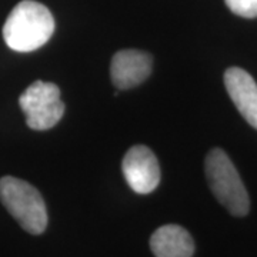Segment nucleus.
Masks as SVG:
<instances>
[{
	"instance_id": "nucleus-1",
	"label": "nucleus",
	"mask_w": 257,
	"mask_h": 257,
	"mask_svg": "<svg viewBox=\"0 0 257 257\" xmlns=\"http://www.w3.org/2000/svg\"><path fill=\"white\" fill-rule=\"evenodd\" d=\"M53 32L55 19L50 10L35 0H22L5 22L3 39L12 50L29 53L45 46Z\"/></svg>"
},
{
	"instance_id": "nucleus-2",
	"label": "nucleus",
	"mask_w": 257,
	"mask_h": 257,
	"mask_svg": "<svg viewBox=\"0 0 257 257\" xmlns=\"http://www.w3.org/2000/svg\"><path fill=\"white\" fill-rule=\"evenodd\" d=\"M206 177L211 193L233 216H246L250 209L248 194L230 157L221 149H213L206 157Z\"/></svg>"
},
{
	"instance_id": "nucleus-3",
	"label": "nucleus",
	"mask_w": 257,
	"mask_h": 257,
	"mask_svg": "<svg viewBox=\"0 0 257 257\" xmlns=\"http://www.w3.org/2000/svg\"><path fill=\"white\" fill-rule=\"evenodd\" d=\"M0 202L30 234H42L46 230V204L39 190L30 183L13 176L2 177Z\"/></svg>"
},
{
	"instance_id": "nucleus-4",
	"label": "nucleus",
	"mask_w": 257,
	"mask_h": 257,
	"mask_svg": "<svg viewBox=\"0 0 257 257\" xmlns=\"http://www.w3.org/2000/svg\"><path fill=\"white\" fill-rule=\"evenodd\" d=\"M20 109L26 116V124L33 130L55 127L64 114L60 89L55 83L36 80L19 97Z\"/></svg>"
},
{
	"instance_id": "nucleus-5",
	"label": "nucleus",
	"mask_w": 257,
	"mask_h": 257,
	"mask_svg": "<svg viewBox=\"0 0 257 257\" xmlns=\"http://www.w3.org/2000/svg\"><path fill=\"white\" fill-rule=\"evenodd\" d=\"M126 182L133 192L149 194L160 183V167L155 153L143 145L128 149L121 163Z\"/></svg>"
},
{
	"instance_id": "nucleus-6",
	"label": "nucleus",
	"mask_w": 257,
	"mask_h": 257,
	"mask_svg": "<svg viewBox=\"0 0 257 257\" xmlns=\"http://www.w3.org/2000/svg\"><path fill=\"white\" fill-rule=\"evenodd\" d=\"M152 55L135 49L120 50L111 59V82L119 90H127L145 82L152 73Z\"/></svg>"
},
{
	"instance_id": "nucleus-7",
	"label": "nucleus",
	"mask_w": 257,
	"mask_h": 257,
	"mask_svg": "<svg viewBox=\"0 0 257 257\" xmlns=\"http://www.w3.org/2000/svg\"><path fill=\"white\" fill-rule=\"evenodd\" d=\"M224 86L240 114L257 130V83L254 79L240 67H230L224 73Z\"/></svg>"
},
{
	"instance_id": "nucleus-8",
	"label": "nucleus",
	"mask_w": 257,
	"mask_h": 257,
	"mask_svg": "<svg viewBox=\"0 0 257 257\" xmlns=\"http://www.w3.org/2000/svg\"><path fill=\"white\" fill-rule=\"evenodd\" d=\"M150 248L156 257H192L194 241L182 226L166 224L152 234Z\"/></svg>"
},
{
	"instance_id": "nucleus-9",
	"label": "nucleus",
	"mask_w": 257,
	"mask_h": 257,
	"mask_svg": "<svg viewBox=\"0 0 257 257\" xmlns=\"http://www.w3.org/2000/svg\"><path fill=\"white\" fill-rule=\"evenodd\" d=\"M234 15L246 19L257 18V0H224Z\"/></svg>"
}]
</instances>
